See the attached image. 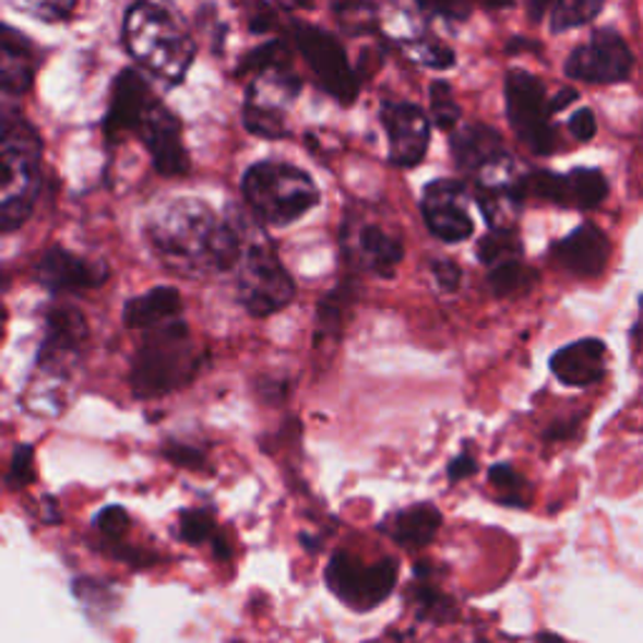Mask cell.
Instances as JSON below:
<instances>
[{"label": "cell", "mask_w": 643, "mask_h": 643, "mask_svg": "<svg viewBox=\"0 0 643 643\" xmlns=\"http://www.w3.org/2000/svg\"><path fill=\"white\" fill-rule=\"evenodd\" d=\"M33 480V450L28 445L15 448L11 471H8V486L21 490Z\"/></svg>", "instance_id": "35"}, {"label": "cell", "mask_w": 643, "mask_h": 643, "mask_svg": "<svg viewBox=\"0 0 643 643\" xmlns=\"http://www.w3.org/2000/svg\"><path fill=\"white\" fill-rule=\"evenodd\" d=\"M600 8H604V0H558L553 15H550V31L563 33L579 28L596 19Z\"/></svg>", "instance_id": "26"}, {"label": "cell", "mask_w": 643, "mask_h": 643, "mask_svg": "<svg viewBox=\"0 0 643 643\" xmlns=\"http://www.w3.org/2000/svg\"><path fill=\"white\" fill-rule=\"evenodd\" d=\"M289 3L297 5V8H312L314 0H289Z\"/></svg>", "instance_id": "45"}, {"label": "cell", "mask_w": 643, "mask_h": 643, "mask_svg": "<svg viewBox=\"0 0 643 643\" xmlns=\"http://www.w3.org/2000/svg\"><path fill=\"white\" fill-rule=\"evenodd\" d=\"M422 3L450 21H465L471 15V0H422Z\"/></svg>", "instance_id": "36"}, {"label": "cell", "mask_w": 643, "mask_h": 643, "mask_svg": "<svg viewBox=\"0 0 643 643\" xmlns=\"http://www.w3.org/2000/svg\"><path fill=\"white\" fill-rule=\"evenodd\" d=\"M442 523V515L436 505L430 503H420L413 508H405L390 517L388 523V533L397 546H403L405 550H420L425 546H430L432 538Z\"/></svg>", "instance_id": "23"}, {"label": "cell", "mask_w": 643, "mask_h": 643, "mask_svg": "<svg viewBox=\"0 0 643 643\" xmlns=\"http://www.w3.org/2000/svg\"><path fill=\"white\" fill-rule=\"evenodd\" d=\"M108 272L104 264L88 262L69 249L53 247L36 262V279L53 291L69 289H94L102 287Z\"/></svg>", "instance_id": "16"}, {"label": "cell", "mask_w": 643, "mask_h": 643, "mask_svg": "<svg viewBox=\"0 0 643 643\" xmlns=\"http://www.w3.org/2000/svg\"><path fill=\"white\" fill-rule=\"evenodd\" d=\"M558 0H525V8H528V15L533 21H540L548 11H553Z\"/></svg>", "instance_id": "40"}, {"label": "cell", "mask_w": 643, "mask_h": 643, "mask_svg": "<svg viewBox=\"0 0 643 643\" xmlns=\"http://www.w3.org/2000/svg\"><path fill=\"white\" fill-rule=\"evenodd\" d=\"M407 53H410V58H415L417 63L430 66V69H453L455 66L453 48L440 44L436 38L410 40V44H407Z\"/></svg>", "instance_id": "32"}, {"label": "cell", "mask_w": 643, "mask_h": 643, "mask_svg": "<svg viewBox=\"0 0 643 643\" xmlns=\"http://www.w3.org/2000/svg\"><path fill=\"white\" fill-rule=\"evenodd\" d=\"M357 252H360L362 264L374 274L382 277H392V272L397 270V264L403 262L405 247L397 237H392L390 231L367 224L357 234Z\"/></svg>", "instance_id": "24"}, {"label": "cell", "mask_w": 643, "mask_h": 643, "mask_svg": "<svg viewBox=\"0 0 643 643\" xmlns=\"http://www.w3.org/2000/svg\"><path fill=\"white\" fill-rule=\"evenodd\" d=\"M475 471H478V465H475L471 455L463 453V455H457L453 463H450L448 475H450V480H461V478H467V475H473Z\"/></svg>", "instance_id": "39"}, {"label": "cell", "mask_w": 643, "mask_h": 643, "mask_svg": "<svg viewBox=\"0 0 643 643\" xmlns=\"http://www.w3.org/2000/svg\"><path fill=\"white\" fill-rule=\"evenodd\" d=\"M568 181V206L596 209L608 194L606 177L596 169H573L565 174Z\"/></svg>", "instance_id": "25"}, {"label": "cell", "mask_w": 643, "mask_h": 643, "mask_svg": "<svg viewBox=\"0 0 643 643\" xmlns=\"http://www.w3.org/2000/svg\"><path fill=\"white\" fill-rule=\"evenodd\" d=\"M420 209L428 229L448 245L473 237V216L467 212V191L461 181H430L422 191Z\"/></svg>", "instance_id": "12"}, {"label": "cell", "mask_w": 643, "mask_h": 643, "mask_svg": "<svg viewBox=\"0 0 643 643\" xmlns=\"http://www.w3.org/2000/svg\"><path fill=\"white\" fill-rule=\"evenodd\" d=\"M453 154L457 166L473 174L500 169L508 164L503 139L498 136V131L483 127V123H467L455 131Z\"/></svg>", "instance_id": "19"}, {"label": "cell", "mask_w": 643, "mask_h": 643, "mask_svg": "<svg viewBox=\"0 0 643 643\" xmlns=\"http://www.w3.org/2000/svg\"><path fill=\"white\" fill-rule=\"evenodd\" d=\"M533 279L536 277H533V272L521 262V259H511V262L490 266V274H488L490 289L500 297H508V295H513V291L528 289Z\"/></svg>", "instance_id": "28"}, {"label": "cell", "mask_w": 643, "mask_h": 643, "mask_svg": "<svg viewBox=\"0 0 643 643\" xmlns=\"http://www.w3.org/2000/svg\"><path fill=\"white\" fill-rule=\"evenodd\" d=\"M181 295L174 287H154L146 295L133 297L123 309V322L129 330L152 332L181 320Z\"/></svg>", "instance_id": "20"}, {"label": "cell", "mask_w": 643, "mask_h": 643, "mask_svg": "<svg viewBox=\"0 0 643 643\" xmlns=\"http://www.w3.org/2000/svg\"><path fill=\"white\" fill-rule=\"evenodd\" d=\"M146 237L166 264L181 272H229L245 257L247 239L234 222L216 219L197 199H177L152 216Z\"/></svg>", "instance_id": "1"}, {"label": "cell", "mask_w": 643, "mask_h": 643, "mask_svg": "<svg viewBox=\"0 0 643 643\" xmlns=\"http://www.w3.org/2000/svg\"><path fill=\"white\" fill-rule=\"evenodd\" d=\"M139 136L158 174L164 177H181L189 171V154L181 139V121L162 102L148 108L146 119L141 121Z\"/></svg>", "instance_id": "14"}, {"label": "cell", "mask_w": 643, "mask_h": 643, "mask_svg": "<svg viewBox=\"0 0 643 643\" xmlns=\"http://www.w3.org/2000/svg\"><path fill=\"white\" fill-rule=\"evenodd\" d=\"M13 5L44 23H63L76 11L79 0H13Z\"/></svg>", "instance_id": "31"}, {"label": "cell", "mask_w": 643, "mask_h": 643, "mask_svg": "<svg viewBox=\"0 0 643 643\" xmlns=\"http://www.w3.org/2000/svg\"><path fill=\"white\" fill-rule=\"evenodd\" d=\"M129 525H131L129 513L123 511V508H119V505H108V508H104L102 513L96 515V528L102 531L104 536L114 538V540H119V538L127 536Z\"/></svg>", "instance_id": "34"}, {"label": "cell", "mask_w": 643, "mask_h": 643, "mask_svg": "<svg viewBox=\"0 0 643 643\" xmlns=\"http://www.w3.org/2000/svg\"><path fill=\"white\" fill-rule=\"evenodd\" d=\"M575 98H579V91L575 88H563V91H558V94L553 96V102H550V111L553 114H558V111H563L565 106H571Z\"/></svg>", "instance_id": "41"}, {"label": "cell", "mask_w": 643, "mask_h": 643, "mask_svg": "<svg viewBox=\"0 0 643 643\" xmlns=\"http://www.w3.org/2000/svg\"><path fill=\"white\" fill-rule=\"evenodd\" d=\"M538 643H565L561 636H556V633H548V631H543L540 636H538Z\"/></svg>", "instance_id": "43"}, {"label": "cell", "mask_w": 643, "mask_h": 643, "mask_svg": "<svg viewBox=\"0 0 643 643\" xmlns=\"http://www.w3.org/2000/svg\"><path fill=\"white\" fill-rule=\"evenodd\" d=\"M291 33H295L299 53L305 56L317 83L330 96H335L337 102L353 104L357 98V91H360V81H357V73L349 66L340 40L332 33L317 26H307V23H297Z\"/></svg>", "instance_id": "9"}, {"label": "cell", "mask_w": 643, "mask_h": 643, "mask_svg": "<svg viewBox=\"0 0 643 643\" xmlns=\"http://www.w3.org/2000/svg\"><path fill=\"white\" fill-rule=\"evenodd\" d=\"M556 262L575 277L591 279L606 270L611 257V241L593 224H583L553 247Z\"/></svg>", "instance_id": "17"}, {"label": "cell", "mask_w": 643, "mask_h": 643, "mask_svg": "<svg viewBox=\"0 0 643 643\" xmlns=\"http://www.w3.org/2000/svg\"><path fill=\"white\" fill-rule=\"evenodd\" d=\"M247 204L264 224L287 227L320 202V189L307 171L287 162H259L241 179Z\"/></svg>", "instance_id": "3"}, {"label": "cell", "mask_w": 643, "mask_h": 643, "mask_svg": "<svg viewBox=\"0 0 643 643\" xmlns=\"http://www.w3.org/2000/svg\"><path fill=\"white\" fill-rule=\"evenodd\" d=\"M505 106L517 139L531 152L550 154L556 148V131L550 127V102L546 86L528 71L515 69L505 76Z\"/></svg>", "instance_id": "7"}, {"label": "cell", "mask_w": 643, "mask_h": 643, "mask_svg": "<svg viewBox=\"0 0 643 643\" xmlns=\"http://www.w3.org/2000/svg\"><path fill=\"white\" fill-rule=\"evenodd\" d=\"M38 133L23 119L3 123V191H0V227L13 231L26 224L40 191Z\"/></svg>", "instance_id": "5"}, {"label": "cell", "mask_w": 643, "mask_h": 643, "mask_svg": "<svg viewBox=\"0 0 643 643\" xmlns=\"http://www.w3.org/2000/svg\"><path fill=\"white\" fill-rule=\"evenodd\" d=\"M488 8H511L513 0H483Z\"/></svg>", "instance_id": "44"}, {"label": "cell", "mask_w": 643, "mask_h": 643, "mask_svg": "<svg viewBox=\"0 0 643 643\" xmlns=\"http://www.w3.org/2000/svg\"><path fill=\"white\" fill-rule=\"evenodd\" d=\"M508 51L515 53V51H538L536 44H528V38H513L511 44H508Z\"/></svg>", "instance_id": "42"}, {"label": "cell", "mask_w": 643, "mask_h": 643, "mask_svg": "<svg viewBox=\"0 0 643 643\" xmlns=\"http://www.w3.org/2000/svg\"><path fill=\"white\" fill-rule=\"evenodd\" d=\"M302 91V81L287 66H274L257 73L247 88L245 127L264 139H277L287 133L284 127V108Z\"/></svg>", "instance_id": "10"}, {"label": "cell", "mask_w": 643, "mask_h": 643, "mask_svg": "<svg viewBox=\"0 0 643 643\" xmlns=\"http://www.w3.org/2000/svg\"><path fill=\"white\" fill-rule=\"evenodd\" d=\"M146 340L133 360L131 382L136 395L156 397L179 390L197 374L199 353L191 345L189 328L177 320L144 332Z\"/></svg>", "instance_id": "4"}, {"label": "cell", "mask_w": 643, "mask_h": 643, "mask_svg": "<svg viewBox=\"0 0 643 643\" xmlns=\"http://www.w3.org/2000/svg\"><path fill=\"white\" fill-rule=\"evenodd\" d=\"M123 44L152 76L166 81V86H179L197 56V44L187 26L158 0H136L129 8Z\"/></svg>", "instance_id": "2"}, {"label": "cell", "mask_w": 643, "mask_h": 643, "mask_svg": "<svg viewBox=\"0 0 643 643\" xmlns=\"http://www.w3.org/2000/svg\"><path fill=\"white\" fill-rule=\"evenodd\" d=\"M521 241H517L511 229H492L478 245L480 262L488 266H498L503 262H511V259H521Z\"/></svg>", "instance_id": "27"}, {"label": "cell", "mask_w": 643, "mask_h": 643, "mask_svg": "<svg viewBox=\"0 0 643 643\" xmlns=\"http://www.w3.org/2000/svg\"><path fill=\"white\" fill-rule=\"evenodd\" d=\"M550 370L568 388H591L606 374V345L600 340H579L558 349Z\"/></svg>", "instance_id": "18"}, {"label": "cell", "mask_w": 643, "mask_h": 643, "mask_svg": "<svg viewBox=\"0 0 643 643\" xmlns=\"http://www.w3.org/2000/svg\"><path fill=\"white\" fill-rule=\"evenodd\" d=\"M88 337V324L83 314L73 307H53L46 317V340L40 347L38 360L44 365H53L63 355L76 353L81 342Z\"/></svg>", "instance_id": "21"}, {"label": "cell", "mask_w": 643, "mask_h": 643, "mask_svg": "<svg viewBox=\"0 0 643 643\" xmlns=\"http://www.w3.org/2000/svg\"><path fill=\"white\" fill-rule=\"evenodd\" d=\"M3 63H0V83H3L5 96H23L33 83V71H36V61H33V51L28 38L11 26L3 28Z\"/></svg>", "instance_id": "22"}, {"label": "cell", "mask_w": 643, "mask_h": 643, "mask_svg": "<svg viewBox=\"0 0 643 643\" xmlns=\"http://www.w3.org/2000/svg\"><path fill=\"white\" fill-rule=\"evenodd\" d=\"M490 486L498 490V498L503 500L505 505L525 508L531 503L528 486H525V480L513 471L511 465H492L490 467Z\"/></svg>", "instance_id": "29"}, {"label": "cell", "mask_w": 643, "mask_h": 643, "mask_svg": "<svg viewBox=\"0 0 643 643\" xmlns=\"http://www.w3.org/2000/svg\"><path fill=\"white\" fill-rule=\"evenodd\" d=\"M568 129H571V133L579 141H591L598 131L596 116H593L591 108H581V111H575L571 116V121H568Z\"/></svg>", "instance_id": "37"}, {"label": "cell", "mask_w": 643, "mask_h": 643, "mask_svg": "<svg viewBox=\"0 0 643 643\" xmlns=\"http://www.w3.org/2000/svg\"><path fill=\"white\" fill-rule=\"evenodd\" d=\"M432 270H436V279L442 289L453 291L457 289V284H461V266L455 262H450V259H440V262L432 264Z\"/></svg>", "instance_id": "38"}, {"label": "cell", "mask_w": 643, "mask_h": 643, "mask_svg": "<svg viewBox=\"0 0 643 643\" xmlns=\"http://www.w3.org/2000/svg\"><path fill=\"white\" fill-rule=\"evenodd\" d=\"M156 104V96L148 88V83L136 71H121L114 81L111 104L104 121V131L108 141H119L131 131H139L141 121L146 119L148 108Z\"/></svg>", "instance_id": "15"}, {"label": "cell", "mask_w": 643, "mask_h": 643, "mask_svg": "<svg viewBox=\"0 0 643 643\" xmlns=\"http://www.w3.org/2000/svg\"><path fill=\"white\" fill-rule=\"evenodd\" d=\"M214 521L212 515L204 511H187L179 517V538L189 546H199V543H206L214 538Z\"/></svg>", "instance_id": "33"}, {"label": "cell", "mask_w": 643, "mask_h": 643, "mask_svg": "<svg viewBox=\"0 0 643 643\" xmlns=\"http://www.w3.org/2000/svg\"><path fill=\"white\" fill-rule=\"evenodd\" d=\"M397 583V563L382 558L367 563L353 553H337L328 565V586L355 611H370L380 606Z\"/></svg>", "instance_id": "8"}, {"label": "cell", "mask_w": 643, "mask_h": 643, "mask_svg": "<svg viewBox=\"0 0 643 643\" xmlns=\"http://www.w3.org/2000/svg\"><path fill=\"white\" fill-rule=\"evenodd\" d=\"M390 139V156L397 166H417L428 154L430 121L422 108L407 102H385L380 108Z\"/></svg>", "instance_id": "13"}, {"label": "cell", "mask_w": 643, "mask_h": 643, "mask_svg": "<svg viewBox=\"0 0 643 643\" xmlns=\"http://www.w3.org/2000/svg\"><path fill=\"white\" fill-rule=\"evenodd\" d=\"M631 71L633 53L614 31H596L588 44L575 48L565 61V76L586 83H621Z\"/></svg>", "instance_id": "11"}, {"label": "cell", "mask_w": 643, "mask_h": 643, "mask_svg": "<svg viewBox=\"0 0 643 643\" xmlns=\"http://www.w3.org/2000/svg\"><path fill=\"white\" fill-rule=\"evenodd\" d=\"M430 106H432V116H436V123L440 129L453 131L457 127L463 111H461V104H457V98L453 94V88H450V83H445V81L432 83Z\"/></svg>", "instance_id": "30"}, {"label": "cell", "mask_w": 643, "mask_h": 643, "mask_svg": "<svg viewBox=\"0 0 643 643\" xmlns=\"http://www.w3.org/2000/svg\"><path fill=\"white\" fill-rule=\"evenodd\" d=\"M239 279V302L249 314L270 317L287 307L295 297V282L289 272L274 254V249L264 237L247 241L245 257L237 266Z\"/></svg>", "instance_id": "6"}]
</instances>
